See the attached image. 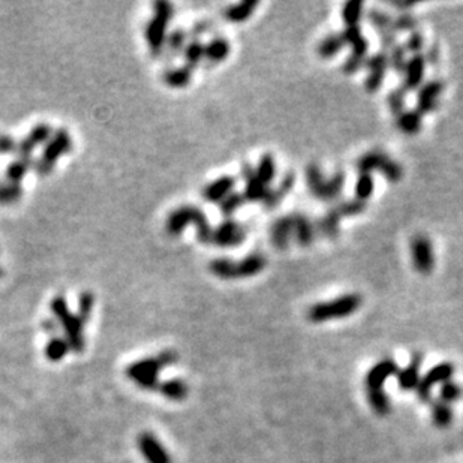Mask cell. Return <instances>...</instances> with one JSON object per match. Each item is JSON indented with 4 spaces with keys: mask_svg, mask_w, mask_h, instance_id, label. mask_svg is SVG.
I'll return each mask as SVG.
<instances>
[{
    "mask_svg": "<svg viewBox=\"0 0 463 463\" xmlns=\"http://www.w3.org/2000/svg\"><path fill=\"white\" fill-rule=\"evenodd\" d=\"M404 47L407 52H411L412 54H421V50L424 47L423 35L420 32H412L407 41V45H404Z\"/></svg>",
    "mask_w": 463,
    "mask_h": 463,
    "instance_id": "obj_52",
    "label": "cell"
},
{
    "mask_svg": "<svg viewBox=\"0 0 463 463\" xmlns=\"http://www.w3.org/2000/svg\"><path fill=\"white\" fill-rule=\"evenodd\" d=\"M157 390H160L161 395L165 399L173 400V402L185 400L189 395L188 384L184 380H180V378H172V380H167V381L161 383L160 388Z\"/></svg>",
    "mask_w": 463,
    "mask_h": 463,
    "instance_id": "obj_27",
    "label": "cell"
},
{
    "mask_svg": "<svg viewBox=\"0 0 463 463\" xmlns=\"http://www.w3.org/2000/svg\"><path fill=\"white\" fill-rule=\"evenodd\" d=\"M424 59H426V64H432V65L436 64L438 60H440V53H438L436 47H432L429 50V53L424 56Z\"/></svg>",
    "mask_w": 463,
    "mask_h": 463,
    "instance_id": "obj_58",
    "label": "cell"
},
{
    "mask_svg": "<svg viewBox=\"0 0 463 463\" xmlns=\"http://www.w3.org/2000/svg\"><path fill=\"white\" fill-rule=\"evenodd\" d=\"M33 169H35V172L38 173L40 176H48V174H52V173H53L54 167L45 164V162L41 160V157H40V160H35V162H33Z\"/></svg>",
    "mask_w": 463,
    "mask_h": 463,
    "instance_id": "obj_56",
    "label": "cell"
},
{
    "mask_svg": "<svg viewBox=\"0 0 463 463\" xmlns=\"http://www.w3.org/2000/svg\"><path fill=\"white\" fill-rule=\"evenodd\" d=\"M292 219H294V239L299 243L300 246H309L312 245V241L315 239L316 228L315 225L309 221V219L301 215V213H294L292 215Z\"/></svg>",
    "mask_w": 463,
    "mask_h": 463,
    "instance_id": "obj_24",
    "label": "cell"
},
{
    "mask_svg": "<svg viewBox=\"0 0 463 463\" xmlns=\"http://www.w3.org/2000/svg\"><path fill=\"white\" fill-rule=\"evenodd\" d=\"M243 177H245V193H243L245 200L252 203L264 201L270 189L258 179L255 168L251 165H243Z\"/></svg>",
    "mask_w": 463,
    "mask_h": 463,
    "instance_id": "obj_18",
    "label": "cell"
},
{
    "mask_svg": "<svg viewBox=\"0 0 463 463\" xmlns=\"http://www.w3.org/2000/svg\"><path fill=\"white\" fill-rule=\"evenodd\" d=\"M421 364H423V354L421 352H414L409 363L404 369H399L397 372V385L402 392H412L416 390L420 380H421Z\"/></svg>",
    "mask_w": 463,
    "mask_h": 463,
    "instance_id": "obj_16",
    "label": "cell"
},
{
    "mask_svg": "<svg viewBox=\"0 0 463 463\" xmlns=\"http://www.w3.org/2000/svg\"><path fill=\"white\" fill-rule=\"evenodd\" d=\"M267 265L265 258L261 253H251L248 257L236 263L237 267V279H245V277H253L258 273H261Z\"/></svg>",
    "mask_w": 463,
    "mask_h": 463,
    "instance_id": "obj_22",
    "label": "cell"
},
{
    "mask_svg": "<svg viewBox=\"0 0 463 463\" xmlns=\"http://www.w3.org/2000/svg\"><path fill=\"white\" fill-rule=\"evenodd\" d=\"M463 395L462 387L455 381H447L440 388V400L445 402V404L452 405L457 402Z\"/></svg>",
    "mask_w": 463,
    "mask_h": 463,
    "instance_id": "obj_47",
    "label": "cell"
},
{
    "mask_svg": "<svg viewBox=\"0 0 463 463\" xmlns=\"http://www.w3.org/2000/svg\"><path fill=\"white\" fill-rule=\"evenodd\" d=\"M137 447L148 463H173L165 445L152 432H143L137 438Z\"/></svg>",
    "mask_w": 463,
    "mask_h": 463,
    "instance_id": "obj_11",
    "label": "cell"
},
{
    "mask_svg": "<svg viewBox=\"0 0 463 463\" xmlns=\"http://www.w3.org/2000/svg\"><path fill=\"white\" fill-rule=\"evenodd\" d=\"M95 308V296L92 294L90 291H83L81 294L78 296V309H77V315L80 318L88 323L92 316Z\"/></svg>",
    "mask_w": 463,
    "mask_h": 463,
    "instance_id": "obj_46",
    "label": "cell"
},
{
    "mask_svg": "<svg viewBox=\"0 0 463 463\" xmlns=\"http://www.w3.org/2000/svg\"><path fill=\"white\" fill-rule=\"evenodd\" d=\"M373 189H375V181L372 174L361 173L356 181V200L366 203L373 195Z\"/></svg>",
    "mask_w": 463,
    "mask_h": 463,
    "instance_id": "obj_41",
    "label": "cell"
},
{
    "mask_svg": "<svg viewBox=\"0 0 463 463\" xmlns=\"http://www.w3.org/2000/svg\"><path fill=\"white\" fill-rule=\"evenodd\" d=\"M344 47H345V42H344L342 35L332 33L320 42L318 48H316V53H318V56L323 59H330L342 52Z\"/></svg>",
    "mask_w": 463,
    "mask_h": 463,
    "instance_id": "obj_34",
    "label": "cell"
},
{
    "mask_svg": "<svg viewBox=\"0 0 463 463\" xmlns=\"http://www.w3.org/2000/svg\"><path fill=\"white\" fill-rule=\"evenodd\" d=\"M345 45H351V56L357 59H368L369 42L364 38L360 26L347 28L342 33Z\"/></svg>",
    "mask_w": 463,
    "mask_h": 463,
    "instance_id": "obj_21",
    "label": "cell"
},
{
    "mask_svg": "<svg viewBox=\"0 0 463 463\" xmlns=\"http://www.w3.org/2000/svg\"><path fill=\"white\" fill-rule=\"evenodd\" d=\"M444 90V83L441 80H432L421 84L417 96V112L423 114L433 113L440 105V96Z\"/></svg>",
    "mask_w": 463,
    "mask_h": 463,
    "instance_id": "obj_14",
    "label": "cell"
},
{
    "mask_svg": "<svg viewBox=\"0 0 463 463\" xmlns=\"http://www.w3.org/2000/svg\"><path fill=\"white\" fill-rule=\"evenodd\" d=\"M50 309L53 312V318L60 325V330L64 332V337L68 340L71 351L81 354L86 347V340H84V324L86 323L77 313L71 312L64 296L53 297Z\"/></svg>",
    "mask_w": 463,
    "mask_h": 463,
    "instance_id": "obj_3",
    "label": "cell"
},
{
    "mask_svg": "<svg viewBox=\"0 0 463 463\" xmlns=\"http://www.w3.org/2000/svg\"><path fill=\"white\" fill-rule=\"evenodd\" d=\"M231 45L225 38H213L204 45V59L210 64H221L229 56Z\"/></svg>",
    "mask_w": 463,
    "mask_h": 463,
    "instance_id": "obj_28",
    "label": "cell"
},
{
    "mask_svg": "<svg viewBox=\"0 0 463 463\" xmlns=\"http://www.w3.org/2000/svg\"><path fill=\"white\" fill-rule=\"evenodd\" d=\"M72 150V137L66 129H57L53 132L52 138L47 141L42 150L41 160L54 167V164L60 160V157L68 155Z\"/></svg>",
    "mask_w": 463,
    "mask_h": 463,
    "instance_id": "obj_12",
    "label": "cell"
},
{
    "mask_svg": "<svg viewBox=\"0 0 463 463\" xmlns=\"http://www.w3.org/2000/svg\"><path fill=\"white\" fill-rule=\"evenodd\" d=\"M411 258L414 269L421 275H431L435 269V253L433 245L429 237L417 234L411 241Z\"/></svg>",
    "mask_w": 463,
    "mask_h": 463,
    "instance_id": "obj_9",
    "label": "cell"
},
{
    "mask_svg": "<svg viewBox=\"0 0 463 463\" xmlns=\"http://www.w3.org/2000/svg\"><path fill=\"white\" fill-rule=\"evenodd\" d=\"M186 38H188V35H186V32L184 29H176V30L168 33L165 47L173 54L184 53L185 47H186Z\"/></svg>",
    "mask_w": 463,
    "mask_h": 463,
    "instance_id": "obj_44",
    "label": "cell"
},
{
    "mask_svg": "<svg viewBox=\"0 0 463 463\" xmlns=\"http://www.w3.org/2000/svg\"><path fill=\"white\" fill-rule=\"evenodd\" d=\"M337 212L340 213L342 217H349V216H357L366 210V203H361L359 200H348L335 205Z\"/></svg>",
    "mask_w": 463,
    "mask_h": 463,
    "instance_id": "obj_48",
    "label": "cell"
},
{
    "mask_svg": "<svg viewBox=\"0 0 463 463\" xmlns=\"http://www.w3.org/2000/svg\"><path fill=\"white\" fill-rule=\"evenodd\" d=\"M431 416H432V421L436 428L445 429L453 423L455 411H453L452 405H448V404H445V402H441L440 399H438V400H432Z\"/></svg>",
    "mask_w": 463,
    "mask_h": 463,
    "instance_id": "obj_29",
    "label": "cell"
},
{
    "mask_svg": "<svg viewBox=\"0 0 463 463\" xmlns=\"http://www.w3.org/2000/svg\"><path fill=\"white\" fill-rule=\"evenodd\" d=\"M455 364L450 363V361H444L436 364L432 369H429V372H426L416 388V393L419 400L421 404H429L432 402V390L436 385H443L447 381H452V378L455 375Z\"/></svg>",
    "mask_w": 463,
    "mask_h": 463,
    "instance_id": "obj_8",
    "label": "cell"
},
{
    "mask_svg": "<svg viewBox=\"0 0 463 463\" xmlns=\"http://www.w3.org/2000/svg\"><path fill=\"white\" fill-rule=\"evenodd\" d=\"M245 197H243V193H237V192H231L225 200H222L219 203V209H221L222 215L227 216V219H229L231 215H234L240 207L245 204Z\"/></svg>",
    "mask_w": 463,
    "mask_h": 463,
    "instance_id": "obj_45",
    "label": "cell"
},
{
    "mask_svg": "<svg viewBox=\"0 0 463 463\" xmlns=\"http://www.w3.org/2000/svg\"><path fill=\"white\" fill-rule=\"evenodd\" d=\"M424 71H426V59L423 54H414L405 66V78L404 84H402V89H404L407 93L417 90L421 88V83L424 78Z\"/></svg>",
    "mask_w": 463,
    "mask_h": 463,
    "instance_id": "obj_17",
    "label": "cell"
},
{
    "mask_svg": "<svg viewBox=\"0 0 463 463\" xmlns=\"http://www.w3.org/2000/svg\"><path fill=\"white\" fill-rule=\"evenodd\" d=\"M390 5L404 11V9H409L412 6H416V2H405V0H404V2H400V0H393V2H390Z\"/></svg>",
    "mask_w": 463,
    "mask_h": 463,
    "instance_id": "obj_59",
    "label": "cell"
},
{
    "mask_svg": "<svg viewBox=\"0 0 463 463\" xmlns=\"http://www.w3.org/2000/svg\"><path fill=\"white\" fill-rule=\"evenodd\" d=\"M385 72H387V69H384V68L371 69L369 71V74L366 77V81H364V88H366L368 92L373 93V92L381 89L383 83H384V78H385Z\"/></svg>",
    "mask_w": 463,
    "mask_h": 463,
    "instance_id": "obj_51",
    "label": "cell"
},
{
    "mask_svg": "<svg viewBox=\"0 0 463 463\" xmlns=\"http://www.w3.org/2000/svg\"><path fill=\"white\" fill-rule=\"evenodd\" d=\"M71 352V347L68 344V340L64 336H53L48 340L44 354L47 360H50L52 363H59L62 361Z\"/></svg>",
    "mask_w": 463,
    "mask_h": 463,
    "instance_id": "obj_30",
    "label": "cell"
},
{
    "mask_svg": "<svg viewBox=\"0 0 463 463\" xmlns=\"http://www.w3.org/2000/svg\"><path fill=\"white\" fill-rule=\"evenodd\" d=\"M4 276V270H2V267H0V277Z\"/></svg>",
    "mask_w": 463,
    "mask_h": 463,
    "instance_id": "obj_60",
    "label": "cell"
},
{
    "mask_svg": "<svg viewBox=\"0 0 463 463\" xmlns=\"http://www.w3.org/2000/svg\"><path fill=\"white\" fill-rule=\"evenodd\" d=\"M17 145L18 141H16L9 136H0V155H9V153H17Z\"/></svg>",
    "mask_w": 463,
    "mask_h": 463,
    "instance_id": "obj_54",
    "label": "cell"
},
{
    "mask_svg": "<svg viewBox=\"0 0 463 463\" xmlns=\"http://www.w3.org/2000/svg\"><path fill=\"white\" fill-rule=\"evenodd\" d=\"M246 239V229L241 224L233 221V219H225L222 224H219L213 228L210 245H216L219 248H234L241 245Z\"/></svg>",
    "mask_w": 463,
    "mask_h": 463,
    "instance_id": "obj_10",
    "label": "cell"
},
{
    "mask_svg": "<svg viewBox=\"0 0 463 463\" xmlns=\"http://www.w3.org/2000/svg\"><path fill=\"white\" fill-rule=\"evenodd\" d=\"M184 57H185V66L193 71L204 60V44L198 40L191 41L185 47Z\"/></svg>",
    "mask_w": 463,
    "mask_h": 463,
    "instance_id": "obj_38",
    "label": "cell"
},
{
    "mask_svg": "<svg viewBox=\"0 0 463 463\" xmlns=\"http://www.w3.org/2000/svg\"><path fill=\"white\" fill-rule=\"evenodd\" d=\"M421 125H423V116L417 112V109L404 112L400 116H397L396 120V126L399 128V131L407 133V136H417L421 129Z\"/></svg>",
    "mask_w": 463,
    "mask_h": 463,
    "instance_id": "obj_31",
    "label": "cell"
},
{
    "mask_svg": "<svg viewBox=\"0 0 463 463\" xmlns=\"http://www.w3.org/2000/svg\"><path fill=\"white\" fill-rule=\"evenodd\" d=\"M209 269L219 279H224V280L237 279V267H236V261L233 260L216 258L210 261Z\"/></svg>",
    "mask_w": 463,
    "mask_h": 463,
    "instance_id": "obj_36",
    "label": "cell"
},
{
    "mask_svg": "<svg viewBox=\"0 0 463 463\" xmlns=\"http://www.w3.org/2000/svg\"><path fill=\"white\" fill-rule=\"evenodd\" d=\"M53 128L48 124H38L30 129L26 138L18 141L17 145V155L18 157H33L35 149H38L40 145H45L47 141L53 136Z\"/></svg>",
    "mask_w": 463,
    "mask_h": 463,
    "instance_id": "obj_13",
    "label": "cell"
},
{
    "mask_svg": "<svg viewBox=\"0 0 463 463\" xmlns=\"http://www.w3.org/2000/svg\"><path fill=\"white\" fill-rule=\"evenodd\" d=\"M33 157H17L12 162H9L5 168V180L9 184L21 185L23 179L28 176L29 169L33 168Z\"/></svg>",
    "mask_w": 463,
    "mask_h": 463,
    "instance_id": "obj_25",
    "label": "cell"
},
{
    "mask_svg": "<svg viewBox=\"0 0 463 463\" xmlns=\"http://www.w3.org/2000/svg\"><path fill=\"white\" fill-rule=\"evenodd\" d=\"M340 213L337 212L336 207L328 210L325 216L318 222L320 233L328 239H336L339 236V224H340Z\"/></svg>",
    "mask_w": 463,
    "mask_h": 463,
    "instance_id": "obj_35",
    "label": "cell"
},
{
    "mask_svg": "<svg viewBox=\"0 0 463 463\" xmlns=\"http://www.w3.org/2000/svg\"><path fill=\"white\" fill-rule=\"evenodd\" d=\"M270 237L272 243L277 249H287L289 246L291 239L294 237V219H292V215L277 219L272 225Z\"/></svg>",
    "mask_w": 463,
    "mask_h": 463,
    "instance_id": "obj_19",
    "label": "cell"
},
{
    "mask_svg": "<svg viewBox=\"0 0 463 463\" xmlns=\"http://www.w3.org/2000/svg\"><path fill=\"white\" fill-rule=\"evenodd\" d=\"M366 395L371 408L373 409L375 414H378V416H387V414H390V411H392V400H390L384 388L366 390Z\"/></svg>",
    "mask_w": 463,
    "mask_h": 463,
    "instance_id": "obj_33",
    "label": "cell"
},
{
    "mask_svg": "<svg viewBox=\"0 0 463 463\" xmlns=\"http://www.w3.org/2000/svg\"><path fill=\"white\" fill-rule=\"evenodd\" d=\"M255 173H257L258 179L263 181L264 185L269 186L270 184H273V180L276 177V162H275V157L272 155H264L261 156V160L258 162V167L255 168Z\"/></svg>",
    "mask_w": 463,
    "mask_h": 463,
    "instance_id": "obj_37",
    "label": "cell"
},
{
    "mask_svg": "<svg viewBox=\"0 0 463 463\" xmlns=\"http://www.w3.org/2000/svg\"><path fill=\"white\" fill-rule=\"evenodd\" d=\"M363 12L364 4L360 2V0H352V2L345 4L342 8V20L345 21L347 28L359 26V23L363 18Z\"/></svg>",
    "mask_w": 463,
    "mask_h": 463,
    "instance_id": "obj_39",
    "label": "cell"
},
{
    "mask_svg": "<svg viewBox=\"0 0 463 463\" xmlns=\"http://www.w3.org/2000/svg\"><path fill=\"white\" fill-rule=\"evenodd\" d=\"M399 372L397 363L393 359H383L381 361H378L376 364L369 369L366 373V378H364V384H366V390H378V388H384L385 381L388 378L396 376Z\"/></svg>",
    "mask_w": 463,
    "mask_h": 463,
    "instance_id": "obj_15",
    "label": "cell"
},
{
    "mask_svg": "<svg viewBox=\"0 0 463 463\" xmlns=\"http://www.w3.org/2000/svg\"><path fill=\"white\" fill-rule=\"evenodd\" d=\"M363 299L360 294H345L330 301L316 303L308 311V320L320 324L332 320H342L354 315L361 308Z\"/></svg>",
    "mask_w": 463,
    "mask_h": 463,
    "instance_id": "obj_4",
    "label": "cell"
},
{
    "mask_svg": "<svg viewBox=\"0 0 463 463\" xmlns=\"http://www.w3.org/2000/svg\"><path fill=\"white\" fill-rule=\"evenodd\" d=\"M357 169L361 173H372L380 172L390 184H397L404 177V168L399 162H396L392 157H388L387 153L380 150H372L369 153H364L356 164Z\"/></svg>",
    "mask_w": 463,
    "mask_h": 463,
    "instance_id": "obj_7",
    "label": "cell"
},
{
    "mask_svg": "<svg viewBox=\"0 0 463 463\" xmlns=\"http://www.w3.org/2000/svg\"><path fill=\"white\" fill-rule=\"evenodd\" d=\"M42 330H44L47 335H50L52 337H53V336H59L60 325H59V323H57L54 318H48V320L42 321Z\"/></svg>",
    "mask_w": 463,
    "mask_h": 463,
    "instance_id": "obj_55",
    "label": "cell"
},
{
    "mask_svg": "<svg viewBox=\"0 0 463 463\" xmlns=\"http://www.w3.org/2000/svg\"><path fill=\"white\" fill-rule=\"evenodd\" d=\"M368 20L371 21V24L373 26V29L378 32V35L393 30V18H390L385 14V12H381L380 9L372 8L369 11V14H368Z\"/></svg>",
    "mask_w": 463,
    "mask_h": 463,
    "instance_id": "obj_42",
    "label": "cell"
},
{
    "mask_svg": "<svg viewBox=\"0 0 463 463\" xmlns=\"http://www.w3.org/2000/svg\"><path fill=\"white\" fill-rule=\"evenodd\" d=\"M258 5L260 4L255 2V0H245V2H240V4L229 6L224 12V16L231 23H243L252 17V14L255 12V9L258 8Z\"/></svg>",
    "mask_w": 463,
    "mask_h": 463,
    "instance_id": "obj_32",
    "label": "cell"
},
{
    "mask_svg": "<svg viewBox=\"0 0 463 463\" xmlns=\"http://www.w3.org/2000/svg\"><path fill=\"white\" fill-rule=\"evenodd\" d=\"M405 97H407V92L402 88L397 90H393L388 95V107H390V109H392L393 114L400 116L405 112Z\"/></svg>",
    "mask_w": 463,
    "mask_h": 463,
    "instance_id": "obj_50",
    "label": "cell"
},
{
    "mask_svg": "<svg viewBox=\"0 0 463 463\" xmlns=\"http://www.w3.org/2000/svg\"><path fill=\"white\" fill-rule=\"evenodd\" d=\"M364 62H366V59H357V57L349 56L345 60V64L342 65V71L345 72V74L352 76V74H356L359 69H361L364 66Z\"/></svg>",
    "mask_w": 463,
    "mask_h": 463,
    "instance_id": "obj_53",
    "label": "cell"
},
{
    "mask_svg": "<svg viewBox=\"0 0 463 463\" xmlns=\"http://www.w3.org/2000/svg\"><path fill=\"white\" fill-rule=\"evenodd\" d=\"M23 197L21 185L9 184V181H0V205H11L20 201Z\"/></svg>",
    "mask_w": 463,
    "mask_h": 463,
    "instance_id": "obj_40",
    "label": "cell"
},
{
    "mask_svg": "<svg viewBox=\"0 0 463 463\" xmlns=\"http://www.w3.org/2000/svg\"><path fill=\"white\" fill-rule=\"evenodd\" d=\"M236 186V179L231 176H224L213 180L212 184L203 189V198L209 203H221L228 195L233 192Z\"/></svg>",
    "mask_w": 463,
    "mask_h": 463,
    "instance_id": "obj_20",
    "label": "cell"
},
{
    "mask_svg": "<svg viewBox=\"0 0 463 463\" xmlns=\"http://www.w3.org/2000/svg\"><path fill=\"white\" fill-rule=\"evenodd\" d=\"M306 184L315 198L321 201H333L339 198L345 185V174L337 172L333 177L325 179L321 168L316 164H311L306 168Z\"/></svg>",
    "mask_w": 463,
    "mask_h": 463,
    "instance_id": "obj_6",
    "label": "cell"
},
{
    "mask_svg": "<svg viewBox=\"0 0 463 463\" xmlns=\"http://www.w3.org/2000/svg\"><path fill=\"white\" fill-rule=\"evenodd\" d=\"M210 26H212V24H210V23H207V21L197 23V24H195V26H193L192 32H193V35H197V36H198V35H203V33H205L207 30H209Z\"/></svg>",
    "mask_w": 463,
    "mask_h": 463,
    "instance_id": "obj_57",
    "label": "cell"
},
{
    "mask_svg": "<svg viewBox=\"0 0 463 463\" xmlns=\"http://www.w3.org/2000/svg\"><path fill=\"white\" fill-rule=\"evenodd\" d=\"M407 50L404 45L396 44L393 48L388 50V65L392 66L399 74H404L407 66Z\"/></svg>",
    "mask_w": 463,
    "mask_h": 463,
    "instance_id": "obj_43",
    "label": "cell"
},
{
    "mask_svg": "<svg viewBox=\"0 0 463 463\" xmlns=\"http://www.w3.org/2000/svg\"><path fill=\"white\" fill-rule=\"evenodd\" d=\"M188 225H195L197 228V239L203 245H210L213 228L207 221L205 213L195 205H180L176 210L169 213L165 228L172 236H179L184 233Z\"/></svg>",
    "mask_w": 463,
    "mask_h": 463,
    "instance_id": "obj_2",
    "label": "cell"
},
{
    "mask_svg": "<svg viewBox=\"0 0 463 463\" xmlns=\"http://www.w3.org/2000/svg\"><path fill=\"white\" fill-rule=\"evenodd\" d=\"M179 361V354L173 349L161 351L155 357H145L131 363L126 368V376L138 388L153 392L160 388V373L162 369L173 366Z\"/></svg>",
    "mask_w": 463,
    "mask_h": 463,
    "instance_id": "obj_1",
    "label": "cell"
},
{
    "mask_svg": "<svg viewBox=\"0 0 463 463\" xmlns=\"http://www.w3.org/2000/svg\"><path fill=\"white\" fill-rule=\"evenodd\" d=\"M155 16L145 26V41L149 44L150 53L153 56H160L167 42L168 36V24L174 17V6L167 0H157L153 5Z\"/></svg>",
    "mask_w": 463,
    "mask_h": 463,
    "instance_id": "obj_5",
    "label": "cell"
},
{
    "mask_svg": "<svg viewBox=\"0 0 463 463\" xmlns=\"http://www.w3.org/2000/svg\"><path fill=\"white\" fill-rule=\"evenodd\" d=\"M193 77V71L188 66H179V68H169L164 71L162 81L165 86L172 89H185L188 88Z\"/></svg>",
    "mask_w": 463,
    "mask_h": 463,
    "instance_id": "obj_23",
    "label": "cell"
},
{
    "mask_svg": "<svg viewBox=\"0 0 463 463\" xmlns=\"http://www.w3.org/2000/svg\"><path fill=\"white\" fill-rule=\"evenodd\" d=\"M419 26V20L408 14V12H404L399 17L393 20V30L395 32H414Z\"/></svg>",
    "mask_w": 463,
    "mask_h": 463,
    "instance_id": "obj_49",
    "label": "cell"
},
{
    "mask_svg": "<svg viewBox=\"0 0 463 463\" xmlns=\"http://www.w3.org/2000/svg\"><path fill=\"white\" fill-rule=\"evenodd\" d=\"M292 186H294V176H292V173H288L284 176L282 180H280V184L275 189L269 191V193H267V197L264 200L265 209L269 210L276 209V207L282 203V200L289 193Z\"/></svg>",
    "mask_w": 463,
    "mask_h": 463,
    "instance_id": "obj_26",
    "label": "cell"
}]
</instances>
